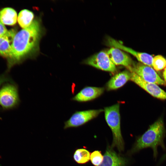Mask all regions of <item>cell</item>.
<instances>
[{"instance_id": "cell-1", "label": "cell", "mask_w": 166, "mask_h": 166, "mask_svg": "<svg viewBox=\"0 0 166 166\" xmlns=\"http://www.w3.org/2000/svg\"><path fill=\"white\" fill-rule=\"evenodd\" d=\"M41 35V25L37 20L16 33L11 46L10 57L7 60L8 71L38 51Z\"/></svg>"}, {"instance_id": "cell-2", "label": "cell", "mask_w": 166, "mask_h": 166, "mask_svg": "<svg viewBox=\"0 0 166 166\" xmlns=\"http://www.w3.org/2000/svg\"><path fill=\"white\" fill-rule=\"evenodd\" d=\"M166 133L163 119L160 118L150 125L143 134L137 137L130 153H134L143 149L150 148L153 150V157L156 160L158 153V147L160 146L164 151L166 150L164 142Z\"/></svg>"}, {"instance_id": "cell-3", "label": "cell", "mask_w": 166, "mask_h": 166, "mask_svg": "<svg viewBox=\"0 0 166 166\" xmlns=\"http://www.w3.org/2000/svg\"><path fill=\"white\" fill-rule=\"evenodd\" d=\"M120 104L117 103L104 109L105 121L111 128L113 136V147H115L119 152L123 151L124 144L121 129Z\"/></svg>"}, {"instance_id": "cell-4", "label": "cell", "mask_w": 166, "mask_h": 166, "mask_svg": "<svg viewBox=\"0 0 166 166\" xmlns=\"http://www.w3.org/2000/svg\"><path fill=\"white\" fill-rule=\"evenodd\" d=\"M20 102L18 86L7 82L0 88V106L5 110L14 108Z\"/></svg>"}, {"instance_id": "cell-5", "label": "cell", "mask_w": 166, "mask_h": 166, "mask_svg": "<svg viewBox=\"0 0 166 166\" xmlns=\"http://www.w3.org/2000/svg\"><path fill=\"white\" fill-rule=\"evenodd\" d=\"M129 70L136 74L146 82L166 86V82L151 67L140 62L133 63Z\"/></svg>"}, {"instance_id": "cell-6", "label": "cell", "mask_w": 166, "mask_h": 166, "mask_svg": "<svg viewBox=\"0 0 166 166\" xmlns=\"http://www.w3.org/2000/svg\"><path fill=\"white\" fill-rule=\"evenodd\" d=\"M103 111L99 109L76 111L64 122V129L81 126L97 117Z\"/></svg>"}, {"instance_id": "cell-7", "label": "cell", "mask_w": 166, "mask_h": 166, "mask_svg": "<svg viewBox=\"0 0 166 166\" xmlns=\"http://www.w3.org/2000/svg\"><path fill=\"white\" fill-rule=\"evenodd\" d=\"M84 63L103 71L114 73L117 71L116 65L109 57L106 51H102L89 57Z\"/></svg>"}, {"instance_id": "cell-8", "label": "cell", "mask_w": 166, "mask_h": 166, "mask_svg": "<svg viewBox=\"0 0 166 166\" xmlns=\"http://www.w3.org/2000/svg\"><path fill=\"white\" fill-rule=\"evenodd\" d=\"M107 44L111 47L119 48L130 53L140 63L151 67L152 66L153 58L152 55L148 53L136 51L131 48L124 45L119 41L110 37L108 38Z\"/></svg>"}, {"instance_id": "cell-9", "label": "cell", "mask_w": 166, "mask_h": 166, "mask_svg": "<svg viewBox=\"0 0 166 166\" xmlns=\"http://www.w3.org/2000/svg\"><path fill=\"white\" fill-rule=\"evenodd\" d=\"M131 72V80L153 97L162 100H166V92L157 85L148 82L133 72Z\"/></svg>"}, {"instance_id": "cell-10", "label": "cell", "mask_w": 166, "mask_h": 166, "mask_svg": "<svg viewBox=\"0 0 166 166\" xmlns=\"http://www.w3.org/2000/svg\"><path fill=\"white\" fill-rule=\"evenodd\" d=\"M106 52L110 59L115 65H123L129 70L132 67L133 62L131 57L124 51L112 47Z\"/></svg>"}, {"instance_id": "cell-11", "label": "cell", "mask_w": 166, "mask_h": 166, "mask_svg": "<svg viewBox=\"0 0 166 166\" xmlns=\"http://www.w3.org/2000/svg\"><path fill=\"white\" fill-rule=\"evenodd\" d=\"M104 91L103 87H86L73 97L72 100L79 102L91 101L101 96Z\"/></svg>"}, {"instance_id": "cell-12", "label": "cell", "mask_w": 166, "mask_h": 166, "mask_svg": "<svg viewBox=\"0 0 166 166\" xmlns=\"http://www.w3.org/2000/svg\"><path fill=\"white\" fill-rule=\"evenodd\" d=\"M127 160L118 154L112 148L108 147L101 163L97 166H125Z\"/></svg>"}, {"instance_id": "cell-13", "label": "cell", "mask_w": 166, "mask_h": 166, "mask_svg": "<svg viewBox=\"0 0 166 166\" xmlns=\"http://www.w3.org/2000/svg\"><path fill=\"white\" fill-rule=\"evenodd\" d=\"M131 72L129 71L125 70L117 73L107 82L106 89L108 91L117 89L131 80Z\"/></svg>"}, {"instance_id": "cell-14", "label": "cell", "mask_w": 166, "mask_h": 166, "mask_svg": "<svg viewBox=\"0 0 166 166\" xmlns=\"http://www.w3.org/2000/svg\"><path fill=\"white\" fill-rule=\"evenodd\" d=\"M16 33V30L12 29L6 35L0 37V56L7 60L10 57L11 46Z\"/></svg>"}, {"instance_id": "cell-15", "label": "cell", "mask_w": 166, "mask_h": 166, "mask_svg": "<svg viewBox=\"0 0 166 166\" xmlns=\"http://www.w3.org/2000/svg\"><path fill=\"white\" fill-rule=\"evenodd\" d=\"M17 20L16 11L10 7H5L0 10V21L4 25L13 26Z\"/></svg>"}, {"instance_id": "cell-16", "label": "cell", "mask_w": 166, "mask_h": 166, "mask_svg": "<svg viewBox=\"0 0 166 166\" xmlns=\"http://www.w3.org/2000/svg\"><path fill=\"white\" fill-rule=\"evenodd\" d=\"M34 17V14L32 12L27 10H23L18 14V21L22 28L25 29L31 24Z\"/></svg>"}, {"instance_id": "cell-17", "label": "cell", "mask_w": 166, "mask_h": 166, "mask_svg": "<svg viewBox=\"0 0 166 166\" xmlns=\"http://www.w3.org/2000/svg\"><path fill=\"white\" fill-rule=\"evenodd\" d=\"M90 153L89 151L85 148L76 149L73 155V157L75 162L79 164H85L90 160Z\"/></svg>"}, {"instance_id": "cell-18", "label": "cell", "mask_w": 166, "mask_h": 166, "mask_svg": "<svg viewBox=\"0 0 166 166\" xmlns=\"http://www.w3.org/2000/svg\"><path fill=\"white\" fill-rule=\"evenodd\" d=\"M152 66L156 71H160L166 67V59L161 55L155 56L153 59Z\"/></svg>"}, {"instance_id": "cell-19", "label": "cell", "mask_w": 166, "mask_h": 166, "mask_svg": "<svg viewBox=\"0 0 166 166\" xmlns=\"http://www.w3.org/2000/svg\"><path fill=\"white\" fill-rule=\"evenodd\" d=\"M103 159L104 156L100 151H94L90 154V160L91 162L95 166L100 165L103 161Z\"/></svg>"}, {"instance_id": "cell-20", "label": "cell", "mask_w": 166, "mask_h": 166, "mask_svg": "<svg viewBox=\"0 0 166 166\" xmlns=\"http://www.w3.org/2000/svg\"><path fill=\"white\" fill-rule=\"evenodd\" d=\"M9 30L6 29L4 25L0 21V37L7 34Z\"/></svg>"}, {"instance_id": "cell-21", "label": "cell", "mask_w": 166, "mask_h": 166, "mask_svg": "<svg viewBox=\"0 0 166 166\" xmlns=\"http://www.w3.org/2000/svg\"><path fill=\"white\" fill-rule=\"evenodd\" d=\"M10 79L5 74L0 75V88L1 86L5 83L10 82Z\"/></svg>"}, {"instance_id": "cell-22", "label": "cell", "mask_w": 166, "mask_h": 166, "mask_svg": "<svg viewBox=\"0 0 166 166\" xmlns=\"http://www.w3.org/2000/svg\"><path fill=\"white\" fill-rule=\"evenodd\" d=\"M166 159V153L163 154L160 158L156 166H159Z\"/></svg>"}, {"instance_id": "cell-23", "label": "cell", "mask_w": 166, "mask_h": 166, "mask_svg": "<svg viewBox=\"0 0 166 166\" xmlns=\"http://www.w3.org/2000/svg\"><path fill=\"white\" fill-rule=\"evenodd\" d=\"M163 76L164 81L166 82V67L164 69L163 73Z\"/></svg>"}]
</instances>
